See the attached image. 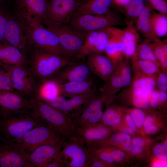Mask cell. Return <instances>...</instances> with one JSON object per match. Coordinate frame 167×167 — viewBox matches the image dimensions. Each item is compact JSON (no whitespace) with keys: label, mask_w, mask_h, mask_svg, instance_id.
Segmentation results:
<instances>
[{"label":"cell","mask_w":167,"mask_h":167,"mask_svg":"<svg viewBox=\"0 0 167 167\" xmlns=\"http://www.w3.org/2000/svg\"><path fill=\"white\" fill-rule=\"evenodd\" d=\"M14 9L22 21L26 38L30 46L42 49L69 59L54 32L21 11L15 8Z\"/></svg>","instance_id":"6da1fadb"},{"label":"cell","mask_w":167,"mask_h":167,"mask_svg":"<svg viewBox=\"0 0 167 167\" xmlns=\"http://www.w3.org/2000/svg\"><path fill=\"white\" fill-rule=\"evenodd\" d=\"M41 119L32 110L0 117V138L3 143H17Z\"/></svg>","instance_id":"7a4b0ae2"},{"label":"cell","mask_w":167,"mask_h":167,"mask_svg":"<svg viewBox=\"0 0 167 167\" xmlns=\"http://www.w3.org/2000/svg\"><path fill=\"white\" fill-rule=\"evenodd\" d=\"M29 55L28 68L35 79L40 81L50 78L72 62L64 57L34 47H31Z\"/></svg>","instance_id":"3957f363"},{"label":"cell","mask_w":167,"mask_h":167,"mask_svg":"<svg viewBox=\"0 0 167 167\" xmlns=\"http://www.w3.org/2000/svg\"><path fill=\"white\" fill-rule=\"evenodd\" d=\"M44 25L57 36L68 58L72 62L84 59L82 50L88 33L80 32L67 24L47 20Z\"/></svg>","instance_id":"277c9868"},{"label":"cell","mask_w":167,"mask_h":167,"mask_svg":"<svg viewBox=\"0 0 167 167\" xmlns=\"http://www.w3.org/2000/svg\"><path fill=\"white\" fill-rule=\"evenodd\" d=\"M32 110L43 121L63 137L67 138L75 133V127L71 118L45 101L35 98Z\"/></svg>","instance_id":"5b68a950"},{"label":"cell","mask_w":167,"mask_h":167,"mask_svg":"<svg viewBox=\"0 0 167 167\" xmlns=\"http://www.w3.org/2000/svg\"><path fill=\"white\" fill-rule=\"evenodd\" d=\"M66 139L59 153L65 166L89 167L91 154L82 139L75 133Z\"/></svg>","instance_id":"8992f818"},{"label":"cell","mask_w":167,"mask_h":167,"mask_svg":"<svg viewBox=\"0 0 167 167\" xmlns=\"http://www.w3.org/2000/svg\"><path fill=\"white\" fill-rule=\"evenodd\" d=\"M64 137L41 119L17 143L26 151L30 152L41 146L57 142Z\"/></svg>","instance_id":"52a82bcc"},{"label":"cell","mask_w":167,"mask_h":167,"mask_svg":"<svg viewBox=\"0 0 167 167\" xmlns=\"http://www.w3.org/2000/svg\"><path fill=\"white\" fill-rule=\"evenodd\" d=\"M2 65L9 73L14 90L28 98H35L37 84L28 68L4 64Z\"/></svg>","instance_id":"ba28073f"},{"label":"cell","mask_w":167,"mask_h":167,"mask_svg":"<svg viewBox=\"0 0 167 167\" xmlns=\"http://www.w3.org/2000/svg\"><path fill=\"white\" fill-rule=\"evenodd\" d=\"M4 41L18 48L27 56L28 55L31 46L26 38L22 21L11 5L8 8Z\"/></svg>","instance_id":"9c48e42d"},{"label":"cell","mask_w":167,"mask_h":167,"mask_svg":"<svg viewBox=\"0 0 167 167\" xmlns=\"http://www.w3.org/2000/svg\"><path fill=\"white\" fill-rule=\"evenodd\" d=\"M117 22L116 18L109 12L103 15H81L71 18L67 24L80 32L88 33L112 27Z\"/></svg>","instance_id":"30bf717a"},{"label":"cell","mask_w":167,"mask_h":167,"mask_svg":"<svg viewBox=\"0 0 167 167\" xmlns=\"http://www.w3.org/2000/svg\"><path fill=\"white\" fill-rule=\"evenodd\" d=\"M35 98H26L15 90L0 91V117L32 110Z\"/></svg>","instance_id":"8fae6325"},{"label":"cell","mask_w":167,"mask_h":167,"mask_svg":"<svg viewBox=\"0 0 167 167\" xmlns=\"http://www.w3.org/2000/svg\"><path fill=\"white\" fill-rule=\"evenodd\" d=\"M96 90L76 96L67 99L58 96L46 102L54 108L67 114L72 120L78 115L88 103L96 96Z\"/></svg>","instance_id":"7c38bea8"},{"label":"cell","mask_w":167,"mask_h":167,"mask_svg":"<svg viewBox=\"0 0 167 167\" xmlns=\"http://www.w3.org/2000/svg\"><path fill=\"white\" fill-rule=\"evenodd\" d=\"M93 75L86 61L83 59L66 64L49 79L62 84L93 79Z\"/></svg>","instance_id":"4fadbf2b"},{"label":"cell","mask_w":167,"mask_h":167,"mask_svg":"<svg viewBox=\"0 0 167 167\" xmlns=\"http://www.w3.org/2000/svg\"><path fill=\"white\" fill-rule=\"evenodd\" d=\"M84 0H49L47 20L54 22L67 24L73 13Z\"/></svg>","instance_id":"5bb4252c"},{"label":"cell","mask_w":167,"mask_h":167,"mask_svg":"<svg viewBox=\"0 0 167 167\" xmlns=\"http://www.w3.org/2000/svg\"><path fill=\"white\" fill-rule=\"evenodd\" d=\"M28 152L18 143L3 142L0 145V167H30Z\"/></svg>","instance_id":"9a60e30c"},{"label":"cell","mask_w":167,"mask_h":167,"mask_svg":"<svg viewBox=\"0 0 167 167\" xmlns=\"http://www.w3.org/2000/svg\"><path fill=\"white\" fill-rule=\"evenodd\" d=\"M65 138L57 142L43 145L28 152L27 159L30 167H44L59 154Z\"/></svg>","instance_id":"2e32d148"},{"label":"cell","mask_w":167,"mask_h":167,"mask_svg":"<svg viewBox=\"0 0 167 167\" xmlns=\"http://www.w3.org/2000/svg\"><path fill=\"white\" fill-rule=\"evenodd\" d=\"M48 0H11L14 8L44 25L47 20Z\"/></svg>","instance_id":"e0dca14e"},{"label":"cell","mask_w":167,"mask_h":167,"mask_svg":"<svg viewBox=\"0 0 167 167\" xmlns=\"http://www.w3.org/2000/svg\"><path fill=\"white\" fill-rule=\"evenodd\" d=\"M110 27L88 33L83 47L85 54L105 52L110 38Z\"/></svg>","instance_id":"ac0fdd59"},{"label":"cell","mask_w":167,"mask_h":167,"mask_svg":"<svg viewBox=\"0 0 167 167\" xmlns=\"http://www.w3.org/2000/svg\"><path fill=\"white\" fill-rule=\"evenodd\" d=\"M86 61L92 73L106 81L115 70V65L106 56L101 53L87 55Z\"/></svg>","instance_id":"d6986e66"},{"label":"cell","mask_w":167,"mask_h":167,"mask_svg":"<svg viewBox=\"0 0 167 167\" xmlns=\"http://www.w3.org/2000/svg\"><path fill=\"white\" fill-rule=\"evenodd\" d=\"M110 132L104 125L95 124L75 128V133L80 137L87 146L96 143L107 137Z\"/></svg>","instance_id":"ffe728a7"},{"label":"cell","mask_w":167,"mask_h":167,"mask_svg":"<svg viewBox=\"0 0 167 167\" xmlns=\"http://www.w3.org/2000/svg\"><path fill=\"white\" fill-rule=\"evenodd\" d=\"M110 29V38L105 52L115 65L121 62L123 58V30L112 27Z\"/></svg>","instance_id":"44dd1931"},{"label":"cell","mask_w":167,"mask_h":167,"mask_svg":"<svg viewBox=\"0 0 167 167\" xmlns=\"http://www.w3.org/2000/svg\"><path fill=\"white\" fill-rule=\"evenodd\" d=\"M59 95L65 98L84 94L96 89L93 79L59 84Z\"/></svg>","instance_id":"7402d4cb"},{"label":"cell","mask_w":167,"mask_h":167,"mask_svg":"<svg viewBox=\"0 0 167 167\" xmlns=\"http://www.w3.org/2000/svg\"><path fill=\"white\" fill-rule=\"evenodd\" d=\"M113 1V0H85L74 12L70 19L83 14H106L109 13V9Z\"/></svg>","instance_id":"603a6c76"},{"label":"cell","mask_w":167,"mask_h":167,"mask_svg":"<svg viewBox=\"0 0 167 167\" xmlns=\"http://www.w3.org/2000/svg\"><path fill=\"white\" fill-rule=\"evenodd\" d=\"M0 63L12 66H26L28 64V59L18 48L6 42L0 47Z\"/></svg>","instance_id":"cb8c5ba5"},{"label":"cell","mask_w":167,"mask_h":167,"mask_svg":"<svg viewBox=\"0 0 167 167\" xmlns=\"http://www.w3.org/2000/svg\"><path fill=\"white\" fill-rule=\"evenodd\" d=\"M139 36L136 28L131 23L123 30L122 42L123 55L129 58H133L136 50Z\"/></svg>","instance_id":"d4e9b609"},{"label":"cell","mask_w":167,"mask_h":167,"mask_svg":"<svg viewBox=\"0 0 167 167\" xmlns=\"http://www.w3.org/2000/svg\"><path fill=\"white\" fill-rule=\"evenodd\" d=\"M59 84L51 79L40 81L37 85L35 98L46 102L52 100L59 96Z\"/></svg>","instance_id":"484cf974"},{"label":"cell","mask_w":167,"mask_h":167,"mask_svg":"<svg viewBox=\"0 0 167 167\" xmlns=\"http://www.w3.org/2000/svg\"><path fill=\"white\" fill-rule=\"evenodd\" d=\"M151 6L145 4L144 7L137 18L136 29L146 40L152 42L160 40L153 32L150 23Z\"/></svg>","instance_id":"4316f807"},{"label":"cell","mask_w":167,"mask_h":167,"mask_svg":"<svg viewBox=\"0 0 167 167\" xmlns=\"http://www.w3.org/2000/svg\"><path fill=\"white\" fill-rule=\"evenodd\" d=\"M150 23L152 31L157 37L167 35V14L154 13L150 18Z\"/></svg>","instance_id":"83f0119b"},{"label":"cell","mask_w":167,"mask_h":167,"mask_svg":"<svg viewBox=\"0 0 167 167\" xmlns=\"http://www.w3.org/2000/svg\"><path fill=\"white\" fill-rule=\"evenodd\" d=\"M133 60L141 59L154 62L160 65L152 49L151 43L147 40L137 46Z\"/></svg>","instance_id":"f1b7e54d"},{"label":"cell","mask_w":167,"mask_h":167,"mask_svg":"<svg viewBox=\"0 0 167 167\" xmlns=\"http://www.w3.org/2000/svg\"><path fill=\"white\" fill-rule=\"evenodd\" d=\"M133 64L142 75H152L159 72V65L151 61L141 59L133 60Z\"/></svg>","instance_id":"f546056e"},{"label":"cell","mask_w":167,"mask_h":167,"mask_svg":"<svg viewBox=\"0 0 167 167\" xmlns=\"http://www.w3.org/2000/svg\"><path fill=\"white\" fill-rule=\"evenodd\" d=\"M123 6L128 16L137 19L143 10L145 4L139 0H128Z\"/></svg>","instance_id":"4dcf8cb0"},{"label":"cell","mask_w":167,"mask_h":167,"mask_svg":"<svg viewBox=\"0 0 167 167\" xmlns=\"http://www.w3.org/2000/svg\"><path fill=\"white\" fill-rule=\"evenodd\" d=\"M103 123L107 126H113L119 124L121 118L116 112L112 108H109L103 113L101 118Z\"/></svg>","instance_id":"1f68e13d"},{"label":"cell","mask_w":167,"mask_h":167,"mask_svg":"<svg viewBox=\"0 0 167 167\" xmlns=\"http://www.w3.org/2000/svg\"><path fill=\"white\" fill-rule=\"evenodd\" d=\"M9 6V4H7L0 6V42L4 41Z\"/></svg>","instance_id":"d6a6232c"},{"label":"cell","mask_w":167,"mask_h":167,"mask_svg":"<svg viewBox=\"0 0 167 167\" xmlns=\"http://www.w3.org/2000/svg\"><path fill=\"white\" fill-rule=\"evenodd\" d=\"M5 90H14L9 73L3 67L2 68L0 63V91Z\"/></svg>","instance_id":"836d02e7"},{"label":"cell","mask_w":167,"mask_h":167,"mask_svg":"<svg viewBox=\"0 0 167 167\" xmlns=\"http://www.w3.org/2000/svg\"><path fill=\"white\" fill-rule=\"evenodd\" d=\"M119 74L122 81L123 87L130 84L131 80V71L128 65H122L120 68Z\"/></svg>","instance_id":"e575fe53"},{"label":"cell","mask_w":167,"mask_h":167,"mask_svg":"<svg viewBox=\"0 0 167 167\" xmlns=\"http://www.w3.org/2000/svg\"><path fill=\"white\" fill-rule=\"evenodd\" d=\"M161 66L165 70L167 67V40L165 39L161 41V49L160 59L159 62Z\"/></svg>","instance_id":"d590c367"},{"label":"cell","mask_w":167,"mask_h":167,"mask_svg":"<svg viewBox=\"0 0 167 167\" xmlns=\"http://www.w3.org/2000/svg\"><path fill=\"white\" fill-rule=\"evenodd\" d=\"M131 116L137 127H140L142 126L145 117L142 110L138 109H134L131 111Z\"/></svg>","instance_id":"8d00e7d4"},{"label":"cell","mask_w":167,"mask_h":167,"mask_svg":"<svg viewBox=\"0 0 167 167\" xmlns=\"http://www.w3.org/2000/svg\"><path fill=\"white\" fill-rule=\"evenodd\" d=\"M151 7L155 9L160 13L167 14V3L165 0H148Z\"/></svg>","instance_id":"74e56055"},{"label":"cell","mask_w":167,"mask_h":167,"mask_svg":"<svg viewBox=\"0 0 167 167\" xmlns=\"http://www.w3.org/2000/svg\"><path fill=\"white\" fill-rule=\"evenodd\" d=\"M167 144L166 143L156 145L153 149V153L155 156L159 159L166 160L167 158Z\"/></svg>","instance_id":"f35d334b"},{"label":"cell","mask_w":167,"mask_h":167,"mask_svg":"<svg viewBox=\"0 0 167 167\" xmlns=\"http://www.w3.org/2000/svg\"><path fill=\"white\" fill-rule=\"evenodd\" d=\"M131 137L125 133L116 134L110 139V141L113 143H122L131 142Z\"/></svg>","instance_id":"ab89813d"},{"label":"cell","mask_w":167,"mask_h":167,"mask_svg":"<svg viewBox=\"0 0 167 167\" xmlns=\"http://www.w3.org/2000/svg\"><path fill=\"white\" fill-rule=\"evenodd\" d=\"M156 86L161 91H167V75L165 73H160L156 80Z\"/></svg>","instance_id":"60d3db41"},{"label":"cell","mask_w":167,"mask_h":167,"mask_svg":"<svg viewBox=\"0 0 167 167\" xmlns=\"http://www.w3.org/2000/svg\"><path fill=\"white\" fill-rule=\"evenodd\" d=\"M110 164H111L107 163L91 154L89 167H104Z\"/></svg>","instance_id":"b9f144b4"},{"label":"cell","mask_w":167,"mask_h":167,"mask_svg":"<svg viewBox=\"0 0 167 167\" xmlns=\"http://www.w3.org/2000/svg\"><path fill=\"white\" fill-rule=\"evenodd\" d=\"M63 167L65 166L63 160L59 153L55 157L47 163L44 167Z\"/></svg>","instance_id":"7bdbcfd3"},{"label":"cell","mask_w":167,"mask_h":167,"mask_svg":"<svg viewBox=\"0 0 167 167\" xmlns=\"http://www.w3.org/2000/svg\"><path fill=\"white\" fill-rule=\"evenodd\" d=\"M158 91L154 89L151 92L149 99V104L153 107H157L159 104Z\"/></svg>","instance_id":"ee69618b"},{"label":"cell","mask_w":167,"mask_h":167,"mask_svg":"<svg viewBox=\"0 0 167 167\" xmlns=\"http://www.w3.org/2000/svg\"><path fill=\"white\" fill-rule=\"evenodd\" d=\"M110 155L114 161H118L122 160L124 157V154L119 150H109Z\"/></svg>","instance_id":"f6af8a7d"},{"label":"cell","mask_w":167,"mask_h":167,"mask_svg":"<svg viewBox=\"0 0 167 167\" xmlns=\"http://www.w3.org/2000/svg\"><path fill=\"white\" fill-rule=\"evenodd\" d=\"M126 120L129 127L135 131L136 130V126L131 116L129 114L127 115L126 117Z\"/></svg>","instance_id":"bcb514c9"},{"label":"cell","mask_w":167,"mask_h":167,"mask_svg":"<svg viewBox=\"0 0 167 167\" xmlns=\"http://www.w3.org/2000/svg\"><path fill=\"white\" fill-rule=\"evenodd\" d=\"M132 145L142 147L145 144L143 140L139 138H135L131 141Z\"/></svg>","instance_id":"7dc6e473"},{"label":"cell","mask_w":167,"mask_h":167,"mask_svg":"<svg viewBox=\"0 0 167 167\" xmlns=\"http://www.w3.org/2000/svg\"><path fill=\"white\" fill-rule=\"evenodd\" d=\"M153 122V120L152 117L150 116H148L145 118L143 125L145 128L152 125Z\"/></svg>","instance_id":"c3c4849f"},{"label":"cell","mask_w":167,"mask_h":167,"mask_svg":"<svg viewBox=\"0 0 167 167\" xmlns=\"http://www.w3.org/2000/svg\"><path fill=\"white\" fill-rule=\"evenodd\" d=\"M159 99V101L164 102L167 99V94L166 92L161 91H158Z\"/></svg>","instance_id":"681fc988"},{"label":"cell","mask_w":167,"mask_h":167,"mask_svg":"<svg viewBox=\"0 0 167 167\" xmlns=\"http://www.w3.org/2000/svg\"><path fill=\"white\" fill-rule=\"evenodd\" d=\"M131 150L132 153L135 155L140 154L142 151V147L132 145L131 146Z\"/></svg>","instance_id":"f907efd6"},{"label":"cell","mask_w":167,"mask_h":167,"mask_svg":"<svg viewBox=\"0 0 167 167\" xmlns=\"http://www.w3.org/2000/svg\"><path fill=\"white\" fill-rule=\"evenodd\" d=\"M157 129L156 126L152 124L145 127V131L148 133H152L156 132Z\"/></svg>","instance_id":"816d5d0a"},{"label":"cell","mask_w":167,"mask_h":167,"mask_svg":"<svg viewBox=\"0 0 167 167\" xmlns=\"http://www.w3.org/2000/svg\"><path fill=\"white\" fill-rule=\"evenodd\" d=\"M128 0H113L112 3L119 6H123Z\"/></svg>","instance_id":"f5cc1de1"},{"label":"cell","mask_w":167,"mask_h":167,"mask_svg":"<svg viewBox=\"0 0 167 167\" xmlns=\"http://www.w3.org/2000/svg\"><path fill=\"white\" fill-rule=\"evenodd\" d=\"M130 143H123L124 147L126 150L130 151L131 150V145Z\"/></svg>","instance_id":"db71d44e"},{"label":"cell","mask_w":167,"mask_h":167,"mask_svg":"<svg viewBox=\"0 0 167 167\" xmlns=\"http://www.w3.org/2000/svg\"><path fill=\"white\" fill-rule=\"evenodd\" d=\"M124 133L127 134H131L135 131L129 127L126 128L124 129Z\"/></svg>","instance_id":"11a10c76"},{"label":"cell","mask_w":167,"mask_h":167,"mask_svg":"<svg viewBox=\"0 0 167 167\" xmlns=\"http://www.w3.org/2000/svg\"><path fill=\"white\" fill-rule=\"evenodd\" d=\"M11 0H0V6L8 3Z\"/></svg>","instance_id":"9f6ffc18"},{"label":"cell","mask_w":167,"mask_h":167,"mask_svg":"<svg viewBox=\"0 0 167 167\" xmlns=\"http://www.w3.org/2000/svg\"><path fill=\"white\" fill-rule=\"evenodd\" d=\"M156 164H157L156 165V166H157L159 164H160L158 166H164L165 165H164L163 161L158 162Z\"/></svg>","instance_id":"6f0895ef"},{"label":"cell","mask_w":167,"mask_h":167,"mask_svg":"<svg viewBox=\"0 0 167 167\" xmlns=\"http://www.w3.org/2000/svg\"><path fill=\"white\" fill-rule=\"evenodd\" d=\"M139 0L141 1H142V2H143V1H144V0Z\"/></svg>","instance_id":"680465c9"},{"label":"cell","mask_w":167,"mask_h":167,"mask_svg":"<svg viewBox=\"0 0 167 167\" xmlns=\"http://www.w3.org/2000/svg\"><path fill=\"white\" fill-rule=\"evenodd\" d=\"M48 1H49V0H48Z\"/></svg>","instance_id":"91938a15"}]
</instances>
